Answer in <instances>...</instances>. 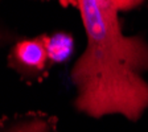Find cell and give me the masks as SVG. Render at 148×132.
Segmentation results:
<instances>
[{
    "label": "cell",
    "instance_id": "6da1fadb",
    "mask_svg": "<svg viewBox=\"0 0 148 132\" xmlns=\"http://www.w3.org/2000/svg\"><path fill=\"white\" fill-rule=\"evenodd\" d=\"M87 38L71 68L75 110L90 118L122 115L136 122L148 108V42L126 36L114 0H75Z\"/></svg>",
    "mask_w": 148,
    "mask_h": 132
},
{
    "label": "cell",
    "instance_id": "7a4b0ae2",
    "mask_svg": "<svg viewBox=\"0 0 148 132\" xmlns=\"http://www.w3.org/2000/svg\"><path fill=\"white\" fill-rule=\"evenodd\" d=\"M49 61L44 37L20 41L11 53V64L17 70L27 74L40 73Z\"/></svg>",
    "mask_w": 148,
    "mask_h": 132
},
{
    "label": "cell",
    "instance_id": "3957f363",
    "mask_svg": "<svg viewBox=\"0 0 148 132\" xmlns=\"http://www.w3.org/2000/svg\"><path fill=\"white\" fill-rule=\"evenodd\" d=\"M45 40L46 52L49 61L52 62H62L71 54L73 50V38L66 33H57L50 37H44Z\"/></svg>",
    "mask_w": 148,
    "mask_h": 132
},
{
    "label": "cell",
    "instance_id": "277c9868",
    "mask_svg": "<svg viewBox=\"0 0 148 132\" xmlns=\"http://www.w3.org/2000/svg\"><path fill=\"white\" fill-rule=\"evenodd\" d=\"M7 132H52L50 127L42 120H28L16 124Z\"/></svg>",
    "mask_w": 148,
    "mask_h": 132
},
{
    "label": "cell",
    "instance_id": "5b68a950",
    "mask_svg": "<svg viewBox=\"0 0 148 132\" xmlns=\"http://www.w3.org/2000/svg\"><path fill=\"white\" fill-rule=\"evenodd\" d=\"M144 0H114L115 7L118 8V11H130L134 9L135 7L140 5Z\"/></svg>",
    "mask_w": 148,
    "mask_h": 132
},
{
    "label": "cell",
    "instance_id": "8992f818",
    "mask_svg": "<svg viewBox=\"0 0 148 132\" xmlns=\"http://www.w3.org/2000/svg\"><path fill=\"white\" fill-rule=\"evenodd\" d=\"M0 40H1V33H0Z\"/></svg>",
    "mask_w": 148,
    "mask_h": 132
}]
</instances>
